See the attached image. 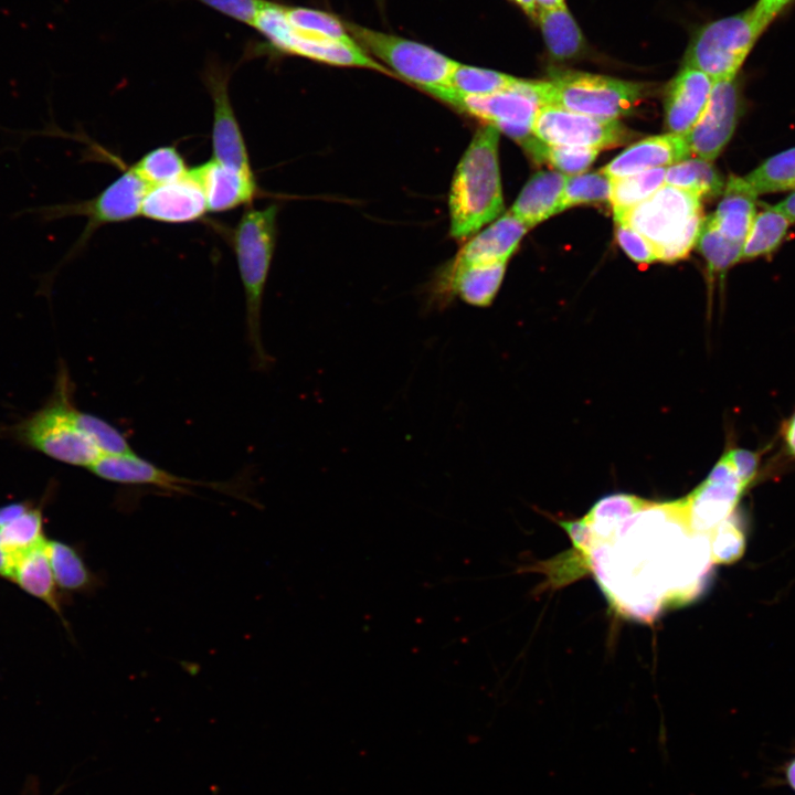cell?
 <instances>
[{
  "mask_svg": "<svg viewBox=\"0 0 795 795\" xmlns=\"http://www.w3.org/2000/svg\"><path fill=\"white\" fill-rule=\"evenodd\" d=\"M566 178L559 171L537 172L526 183L510 212L529 229L560 213Z\"/></svg>",
  "mask_w": 795,
  "mask_h": 795,
  "instance_id": "7402d4cb",
  "label": "cell"
},
{
  "mask_svg": "<svg viewBox=\"0 0 795 795\" xmlns=\"http://www.w3.org/2000/svg\"><path fill=\"white\" fill-rule=\"evenodd\" d=\"M528 230L529 226L509 211L467 241L446 268L508 261Z\"/></svg>",
  "mask_w": 795,
  "mask_h": 795,
  "instance_id": "d6986e66",
  "label": "cell"
},
{
  "mask_svg": "<svg viewBox=\"0 0 795 795\" xmlns=\"http://www.w3.org/2000/svg\"><path fill=\"white\" fill-rule=\"evenodd\" d=\"M765 29L754 7L712 21L693 35L683 66L701 71L712 82L733 78Z\"/></svg>",
  "mask_w": 795,
  "mask_h": 795,
  "instance_id": "52a82bcc",
  "label": "cell"
},
{
  "mask_svg": "<svg viewBox=\"0 0 795 795\" xmlns=\"http://www.w3.org/2000/svg\"><path fill=\"white\" fill-rule=\"evenodd\" d=\"M278 206L248 208L232 231L231 243L245 295L246 333L253 363L266 370L273 358L266 351L261 331L263 295L274 256Z\"/></svg>",
  "mask_w": 795,
  "mask_h": 795,
  "instance_id": "7a4b0ae2",
  "label": "cell"
},
{
  "mask_svg": "<svg viewBox=\"0 0 795 795\" xmlns=\"http://www.w3.org/2000/svg\"><path fill=\"white\" fill-rule=\"evenodd\" d=\"M77 417L81 428L91 437L103 455L134 453L124 434L108 422L80 410Z\"/></svg>",
  "mask_w": 795,
  "mask_h": 795,
  "instance_id": "8d00e7d4",
  "label": "cell"
},
{
  "mask_svg": "<svg viewBox=\"0 0 795 795\" xmlns=\"http://www.w3.org/2000/svg\"><path fill=\"white\" fill-rule=\"evenodd\" d=\"M283 7L284 4L274 1L262 0L251 25L265 38L271 50L321 63L364 67L391 74L358 44L332 42L294 28L288 23Z\"/></svg>",
  "mask_w": 795,
  "mask_h": 795,
  "instance_id": "30bf717a",
  "label": "cell"
},
{
  "mask_svg": "<svg viewBox=\"0 0 795 795\" xmlns=\"http://www.w3.org/2000/svg\"><path fill=\"white\" fill-rule=\"evenodd\" d=\"M72 391L71 379L63 369L52 399L19 424L15 435L54 459L89 468L103 454L78 424V410L73 404Z\"/></svg>",
  "mask_w": 795,
  "mask_h": 795,
  "instance_id": "277c9868",
  "label": "cell"
},
{
  "mask_svg": "<svg viewBox=\"0 0 795 795\" xmlns=\"http://www.w3.org/2000/svg\"><path fill=\"white\" fill-rule=\"evenodd\" d=\"M206 199L198 180L189 172L181 179L148 189L141 215L163 223H189L208 212Z\"/></svg>",
  "mask_w": 795,
  "mask_h": 795,
  "instance_id": "2e32d148",
  "label": "cell"
},
{
  "mask_svg": "<svg viewBox=\"0 0 795 795\" xmlns=\"http://www.w3.org/2000/svg\"><path fill=\"white\" fill-rule=\"evenodd\" d=\"M756 198L743 177L731 176L709 218L721 234L743 245L756 214Z\"/></svg>",
  "mask_w": 795,
  "mask_h": 795,
  "instance_id": "44dd1931",
  "label": "cell"
},
{
  "mask_svg": "<svg viewBox=\"0 0 795 795\" xmlns=\"http://www.w3.org/2000/svg\"><path fill=\"white\" fill-rule=\"evenodd\" d=\"M246 25H252L262 0H197Z\"/></svg>",
  "mask_w": 795,
  "mask_h": 795,
  "instance_id": "ab89813d",
  "label": "cell"
},
{
  "mask_svg": "<svg viewBox=\"0 0 795 795\" xmlns=\"http://www.w3.org/2000/svg\"><path fill=\"white\" fill-rule=\"evenodd\" d=\"M97 477L126 486H152L169 492L190 494L194 487H208L226 494H237L229 483H205L176 476L139 457L135 452L124 455H103L89 468Z\"/></svg>",
  "mask_w": 795,
  "mask_h": 795,
  "instance_id": "9a60e30c",
  "label": "cell"
},
{
  "mask_svg": "<svg viewBox=\"0 0 795 795\" xmlns=\"http://www.w3.org/2000/svg\"><path fill=\"white\" fill-rule=\"evenodd\" d=\"M742 100L738 76L713 82L703 113L683 135L691 155L712 162L722 152L742 115Z\"/></svg>",
  "mask_w": 795,
  "mask_h": 795,
  "instance_id": "4fadbf2b",
  "label": "cell"
},
{
  "mask_svg": "<svg viewBox=\"0 0 795 795\" xmlns=\"http://www.w3.org/2000/svg\"><path fill=\"white\" fill-rule=\"evenodd\" d=\"M9 581L15 583L23 592L45 603L68 629L63 613V593L55 583L44 552V544L18 559Z\"/></svg>",
  "mask_w": 795,
  "mask_h": 795,
  "instance_id": "603a6c76",
  "label": "cell"
},
{
  "mask_svg": "<svg viewBox=\"0 0 795 795\" xmlns=\"http://www.w3.org/2000/svg\"><path fill=\"white\" fill-rule=\"evenodd\" d=\"M343 25L364 52L386 63L402 78L426 92L448 86L458 62L418 42L349 21H343Z\"/></svg>",
  "mask_w": 795,
  "mask_h": 795,
  "instance_id": "9c48e42d",
  "label": "cell"
},
{
  "mask_svg": "<svg viewBox=\"0 0 795 795\" xmlns=\"http://www.w3.org/2000/svg\"><path fill=\"white\" fill-rule=\"evenodd\" d=\"M794 0H759L753 7L759 19L767 28Z\"/></svg>",
  "mask_w": 795,
  "mask_h": 795,
  "instance_id": "60d3db41",
  "label": "cell"
},
{
  "mask_svg": "<svg viewBox=\"0 0 795 795\" xmlns=\"http://www.w3.org/2000/svg\"><path fill=\"white\" fill-rule=\"evenodd\" d=\"M712 80L699 70L682 66L667 87L665 125L669 134L685 135L703 113Z\"/></svg>",
  "mask_w": 795,
  "mask_h": 795,
  "instance_id": "e0dca14e",
  "label": "cell"
},
{
  "mask_svg": "<svg viewBox=\"0 0 795 795\" xmlns=\"http://www.w3.org/2000/svg\"><path fill=\"white\" fill-rule=\"evenodd\" d=\"M752 192L766 193L795 190V147L783 150L743 177Z\"/></svg>",
  "mask_w": 795,
  "mask_h": 795,
  "instance_id": "f1b7e54d",
  "label": "cell"
},
{
  "mask_svg": "<svg viewBox=\"0 0 795 795\" xmlns=\"http://www.w3.org/2000/svg\"><path fill=\"white\" fill-rule=\"evenodd\" d=\"M644 85L582 72H554L548 81V105L606 119H617L634 110L643 97Z\"/></svg>",
  "mask_w": 795,
  "mask_h": 795,
  "instance_id": "ba28073f",
  "label": "cell"
},
{
  "mask_svg": "<svg viewBox=\"0 0 795 795\" xmlns=\"http://www.w3.org/2000/svg\"><path fill=\"white\" fill-rule=\"evenodd\" d=\"M615 236L619 246L633 261L639 264L658 261L655 247L629 225L615 222Z\"/></svg>",
  "mask_w": 795,
  "mask_h": 795,
  "instance_id": "f35d334b",
  "label": "cell"
},
{
  "mask_svg": "<svg viewBox=\"0 0 795 795\" xmlns=\"http://www.w3.org/2000/svg\"><path fill=\"white\" fill-rule=\"evenodd\" d=\"M692 155L683 135L666 134L633 144L607 163L602 172L611 180L657 168H668Z\"/></svg>",
  "mask_w": 795,
  "mask_h": 795,
  "instance_id": "ac0fdd59",
  "label": "cell"
},
{
  "mask_svg": "<svg viewBox=\"0 0 795 795\" xmlns=\"http://www.w3.org/2000/svg\"><path fill=\"white\" fill-rule=\"evenodd\" d=\"M30 506L29 502H13L0 507V527L22 515Z\"/></svg>",
  "mask_w": 795,
  "mask_h": 795,
  "instance_id": "7bdbcfd3",
  "label": "cell"
},
{
  "mask_svg": "<svg viewBox=\"0 0 795 795\" xmlns=\"http://www.w3.org/2000/svg\"><path fill=\"white\" fill-rule=\"evenodd\" d=\"M44 552L61 592L88 594L99 586L97 574L89 569L76 547L61 540L46 539Z\"/></svg>",
  "mask_w": 795,
  "mask_h": 795,
  "instance_id": "cb8c5ba5",
  "label": "cell"
},
{
  "mask_svg": "<svg viewBox=\"0 0 795 795\" xmlns=\"http://www.w3.org/2000/svg\"><path fill=\"white\" fill-rule=\"evenodd\" d=\"M696 247L707 261L710 272H725L742 259L743 245L721 234L709 215L703 218Z\"/></svg>",
  "mask_w": 795,
  "mask_h": 795,
  "instance_id": "d6a6232c",
  "label": "cell"
},
{
  "mask_svg": "<svg viewBox=\"0 0 795 795\" xmlns=\"http://www.w3.org/2000/svg\"><path fill=\"white\" fill-rule=\"evenodd\" d=\"M532 134L548 145L598 151L621 146L632 136L617 119L592 117L555 105H544L538 110Z\"/></svg>",
  "mask_w": 795,
  "mask_h": 795,
  "instance_id": "8fae6325",
  "label": "cell"
},
{
  "mask_svg": "<svg viewBox=\"0 0 795 795\" xmlns=\"http://www.w3.org/2000/svg\"><path fill=\"white\" fill-rule=\"evenodd\" d=\"M516 81L505 73L457 63L448 86L463 95L484 96L500 92Z\"/></svg>",
  "mask_w": 795,
  "mask_h": 795,
  "instance_id": "e575fe53",
  "label": "cell"
},
{
  "mask_svg": "<svg viewBox=\"0 0 795 795\" xmlns=\"http://www.w3.org/2000/svg\"><path fill=\"white\" fill-rule=\"evenodd\" d=\"M230 71L210 62L203 72V83L213 104L212 158L214 161L253 176L245 140L229 93Z\"/></svg>",
  "mask_w": 795,
  "mask_h": 795,
  "instance_id": "5bb4252c",
  "label": "cell"
},
{
  "mask_svg": "<svg viewBox=\"0 0 795 795\" xmlns=\"http://www.w3.org/2000/svg\"><path fill=\"white\" fill-rule=\"evenodd\" d=\"M752 484L736 470L725 452L706 480L683 498L691 529L710 534L730 518L744 491Z\"/></svg>",
  "mask_w": 795,
  "mask_h": 795,
  "instance_id": "7c38bea8",
  "label": "cell"
},
{
  "mask_svg": "<svg viewBox=\"0 0 795 795\" xmlns=\"http://www.w3.org/2000/svg\"><path fill=\"white\" fill-rule=\"evenodd\" d=\"M148 189V184L130 167L89 200L28 208L17 212L15 216L33 214L41 222H51L74 215L87 218V224L81 236L52 271V273H56L63 264L77 256L97 229L105 224L126 222L141 215V206Z\"/></svg>",
  "mask_w": 795,
  "mask_h": 795,
  "instance_id": "5b68a950",
  "label": "cell"
},
{
  "mask_svg": "<svg viewBox=\"0 0 795 795\" xmlns=\"http://www.w3.org/2000/svg\"><path fill=\"white\" fill-rule=\"evenodd\" d=\"M132 169L149 188L177 181L189 172L184 158L174 146H161L148 151Z\"/></svg>",
  "mask_w": 795,
  "mask_h": 795,
  "instance_id": "1f68e13d",
  "label": "cell"
},
{
  "mask_svg": "<svg viewBox=\"0 0 795 795\" xmlns=\"http://www.w3.org/2000/svg\"><path fill=\"white\" fill-rule=\"evenodd\" d=\"M781 437L787 455L795 460V411L782 423Z\"/></svg>",
  "mask_w": 795,
  "mask_h": 795,
  "instance_id": "b9f144b4",
  "label": "cell"
},
{
  "mask_svg": "<svg viewBox=\"0 0 795 795\" xmlns=\"http://www.w3.org/2000/svg\"><path fill=\"white\" fill-rule=\"evenodd\" d=\"M665 184L690 192L702 200L721 194L725 182L711 161L690 157L667 168Z\"/></svg>",
  "mask_w": 795,
  "mask_h": 795,
  "instance_id": "d4e9b609",
  "label": "cell"
},
{
  "mask_svg": "<svg viewBox=\"0 0 795 795\" xmlns=\"http://www.w3.org/2000/svg\"><path fill=\"white\" fill-rule=\"evenodd\" d=\"M428 93L494 126L521 146L533 136L532 125L538 110L548 105V81L517 78L509 87L484 96L463 95L449 86Z\"/></svg>",
  "mask_w": 795,
  "mask_h": 795,
  "instance_id": "8992f818",
  "label": "cell"
},
{
  "mask_svg": "<svg viewBox=\"0 0 795 795\" xmlns=\"http://www.w3.org/2000/svg\"><path fill=\"white\" fill-rule=\"evenodd\" d=\"M522 148L538 162H548L565 176L585 172L595 161L598 150L584 147L553 146L538 139L534 135Z\"/></svg>",
  "mask_w": 795,
  "mask_h": 795,
  "instance_id": "4dcf8cb0",
  "label": "cell"
},
{
  "mask_svg": "<svg viewBox=\"0 0 795 795\" xmlns=\"http://www.w3.org/2000/svg\"><path fill=\"white\" fill-rule=\"evenodd\" d=\"M190 172L202 187L210 212H225L247 205L258 194L255 174H245L213 159L193 167Z\"/></svg>",
  "mask_w": 795,
  "mask_h": 795,
  "instance_id": "ffe728a7",
  "label": "cell"
},
{
  "mask_svg": "<svg viewBox=\"0 0 795 795\" xmlns=\"http://www.w3.org/2000/svg\"><path fill=\"white\" fill-rule=\"evenodd\" d=\"M745 537L733 515L710 534L713 563H730L739 559L744 550Z\"/></svg>",
  "mask_w": 795,
  "mask_h": 795,
  "instance_id": "74e56055",
  "label": "cell"
},
{
  "mask_svg": "<svg viewBox=\"0 0 795 795\" xmlns=\"http://www.w3.org/2000/svg\"><path fill=\"white\" fill-rule=\"evenodd\" d=\"M499 132L491 125L478 128L458 162L448 199L451 234L456 240L473 236L504 210Z\"/></svg>",
  "mask_w": 795,
  "mask_h": 795,
  "instance_id": "6da1fadb",
  "label": "cell"
},
{
  "mask_svg": "<svg viewBox=\"0 0 795 795\" xmlns=\"http://www.w3.org/2000/svg\"><path fill=\"white\" fill-rule=\"evenodd\" d=\"M540 9H553L565 6L564 0H536Z\"/></svg>",
  "mask_w": 795,
  "mask_h": 795,
  "instance_id": "7dc6e473",
  "label": "cell"
},
{
  "mask_svg": "<svg viewBox=\"0 0 795 795\" xmlns=\"http://www.w3.org/2000/svg\"><path fill=\"white\" fill-rule=\"evenodd\" d=\"M528 13L534 18L537 14L536 0H515Z\"/></svg>",
  "mask_w": 795,
  "mask_h": 795,
  "instance_id": "bcb514c9",
  "label": "cell"
},
{
  "mask_svg": "<svg viewBox=\"0 0 795 795\" xmlns=\"http://www.w3.org/2000/svg\"><path fill=\"white\" fill-rule=\"evenodd\" d=\"M614 220L642 234L655 247L658 261L674 263L696 246L703 221L701 199L665 184Z\"/></svg>",
  "mask_w": 795,
  "mask_h": 795,
  "instance_id": "3957f363",
  "label": "cell"
},
{
  "mask_svg": "<svg viewBox=\"0 0 795 795\" xmlns=\"http://www.w3.org/2000/svg\"><path fill=\"white\" fill-rule=\"evenodd\" d=\"M784 773L786 783L795 792V756L786 763Z\"/></svg>",
  "mask_w": 795,
  "mask_h": 795,
  "instance_id": "f6af8a7d",
  "label": "cell"
},
{
  "mask_svg": "<svg viewBox=\"0 0 795 795\" xmlns=\"http://www.w3.org/2000/svg\"><path fill=\"white\" fill-rule=\"evenodd\" d=\"M284 14L290 25L317 38L356 45V41L336 17L319 10L284 6Z\"/></svg>",
  "mask_w": 795,
  "mask_h": 795,
  "instance_id": "836d02e7",
  "label": "cell"
},
{
  "mask_svg": "<svg viewBox=\"0 0 795 795\" xmlns=\"http://www.w3.org/2000/svg\"><path fill=\"white\" fill-rule=\"evenodd\" d=\"M539 22L552 56L558 60L571 59L582 51V33L565 6L540 9Z\"/></svg>",
  "mask_w": 795,
  "mask_h": 795,
  "instance_id": "4316f807",
  "label": "cell"
},
{
  "mask_svg": "<svg viewBox=\"0 0 795 795\" xmlns=\"http://www.w3.org/2000/svg\"><path fill=\"white\" fill-rule=\"evenodd\" d=\"M774 206L778 209L792 224L795 223V190Z\"/></svg>",
  "mask_w": 795,
  "mask_h": 795,
  "instance_id": "ee69618b",
  "label": "cell"
},
{
  "mask_svg": "<svg viewBox=\"0 0 795 795\" xmlns=\"http://www.w3.org/2000/svg\"><path fill=\"white\" fill-rule=\"evenodd\" d=\"M612 180L601 171L568 176L560 212L583 203H600L610 200Z\"/></svg>",
  "mask_w": 795,
  "mask_h": 795,
  "instance_id": "d590c367",
  "label": "cell"
},
{
  "mask_svg": "<svg viewBox=\"0 0 795 795\" xmlns=\"http://www.w3.org/2000/svg\"><path fill=\"white\" fill-rule=\"evenodd\" d=\"M791 224L774 205L756 212L743 244L742 259L771 254L783 242Z\"/></svg>",
  "mask_w": 795,
  "mask_h": 795,
  "instance_id": "83f0119b",
  "label": "cell"
},
{
  "mask_svg": "<svg viewBox=\"0 0 795 795\" xmlns=\"http://www.w3.org/2000/svg\"><path fill=\"white\" fill-rule=\"evenodd\" d=\"M43 523L42 508L31 505L22 515L0 527V549L13 566L22 555L44 544L47 538Z\"/></svg>",
  "mask_w": 795,
  "mask_h": 795,
  "instance_id": "484cf974",
  "label": "cell"
},
{
  "mask_svg": "<svg viewBox=\"0 0 795 795\" xmlns=\"http://www.w3.org/2000/svg\"><path fill=\"white\" fill-rule=\"evenodd\" d=\"M667 168H657L612 180L610 203L614 219L638 205L665 186Z\"/></svg>",
  "mask_w": 795,
  "mask_h": 795,
  "instance_id": "f546056e",
  "label": "cell"
}]
</instances>
